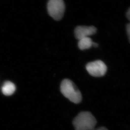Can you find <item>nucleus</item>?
<instances>
[{
    "label": "nucleus",
    "instance_id": "obj_1",
    "mask_svg": "<svg viewBox=\"0 0 130 130\" xmlns=\"http://www.w3.org/2000/svg\"><path fill=\"white\" fill-rule=\"evenodd\" d=\"M97 121L89 111H82L74 119L73 124L76 130H94Z\"/></svg>",
    "mask_w": 130,
    "mask_h": 130
},
{
    "label": "nucleus",
    "instance_id": "obj_2",
    "mask_svg": "<svg viewBox=\"0 0 130 130\" xmlns=\"http://www.w3.org/2000/svg\"><path fill=\"white\" fill-rule=\"evenodd\" d=\"M60 91L63 95L72 102L79 104L82 100V95L72 81L65 79L62 82Z\"/></svg>",
    "mask_w": 130,
    "mask_h": 130
},
{
    "label": "nucleus",
    "instance_id": "obj_3",
    "mask_svg": "<svg viewBox=\"0 0 130 130\" xmlns=\"http://www.w3.org/2000/svg\"><path fill=\"white\" fill-rule=\"evenodd\" d=\"M65 6L63 0H49L47 4L48 13L54 20H59L64 14Z\"/></svg>",
    "mask_w": 130,
    "mask_h": 130
},
{
    "label": "nucleus",
    "instance_id": "obj_4",
    "mask_svg": "<svg viewBox=\"0 0 130 130\" xmlns=\"http://www.w3.org/2000/svg\"><path fill=\"white\" fill-rule=\"evenodd\" d=\"M86 69L90 75L97 77L104 76L107 71L106 65L100 60L88 63L87 64Z\"/></svg>",
    "mask_w": 130,
    "mask_h": 130
},
{
    "label": "nucleus",
    "instance_id": "obj_5",
    "mask_svg": "<svg viewBox=\"0 0 130 130\" xmlns=\"http://www.w3.org/2000/svg\"><path fill=\"white\" fill-rule=\"evenodd\" d=\"M96 28L93 26H79L76 28L74 34L76 39L79 40L83 38L89 37L96 34Z\"/></svg>",
    "mask_w": 130,
    "mask_h": 130
},
{
    "label": "nucleus",
    "instance_id": "obj_6",
    "mask_svg": "<svg viewBox=\"0 0 130 130\" xmlns=\"http://www.w3.org/2000/svg\"><path fill=\"white\" fill-rule=\"evenodd\" d=\"M16 90L15 85L11 82L6 81L4 83L1 91L6 96H10L12 95Z\"/></svg>",
    "mask_w": 130,
    "mask_h": 130
},
{
    "label": "nucleus",
    "instance_id": "obj_7",
    "mask_svg": "<svg viewBox=\"0 0 130 130\" xmlns=\"http://www.w3.org/2000/svg\"><path fill=\"white\" fill-rule=\"evenodd\" d=\"M93 42L90 38H83L79 40L78 46L81 50H85L93 46Z\"/></svg>",
    "mask_w": 130,
    "mask_h": 130
},
{
    "label": "nucleus",
    "instance_id": "obj_8",
    "mask_svg": "<svg viewBox=\"0 0 130 130\" xmlns=\"http://www.w3.org/2000/svg\"><path fill=\"white\" fill-rule=\"evenodd\" d=\"M127 33V35H128V39H129V42L130 43V23L127 24L126 26Z\"/></svg>",
    "mask_w": 130,
    "mask_h": 130
},
{
    "label": "nucleus",
    "instance_id": "obj_9",
    "mask_svg": "<svg viewBox=\"0 0 130 130\" xmlns=\"http://www.w3.org/2000/svg\"><path fill=\"white\" fill-rule=\"evenodd\" d=\"M127 18L128 20L130 21V7L128 9V11H127L126 14Z\"/></svg>",
    "mask_w": 130,
    "mask_h": 130
},
{
    "label": "nucleus",
    "instance_id": "obj_10",
    "mask_svg": "<svg viewBox=\"0 0 130 130\" xmlns=\"http://www.w3.org/2000/svg\"><path fill=\"white\" fill-rule=\"evenodd\" d=\"M94 130H108L106 128L104 127H101L100 128H95Z\"/></svg>",
    "mask_w": 130,
    "mask_h": 130
},
{
    "label": "nucleus",
    "instance_id": "obj_11",
    "mask_svg": "<svg viewBox=\"0 0 130 130\" xmlns=\"http://www.w3.org/2000/svg\"><path fill=\"white\" fill-rule=\"evenodd\" d=\"M93 46H94L95 47H97L98 46V44L97 43H96L93 42Z\"/></svg>",
    "mask_w": 130,
    "mask_h": 130
}]
</instances>
